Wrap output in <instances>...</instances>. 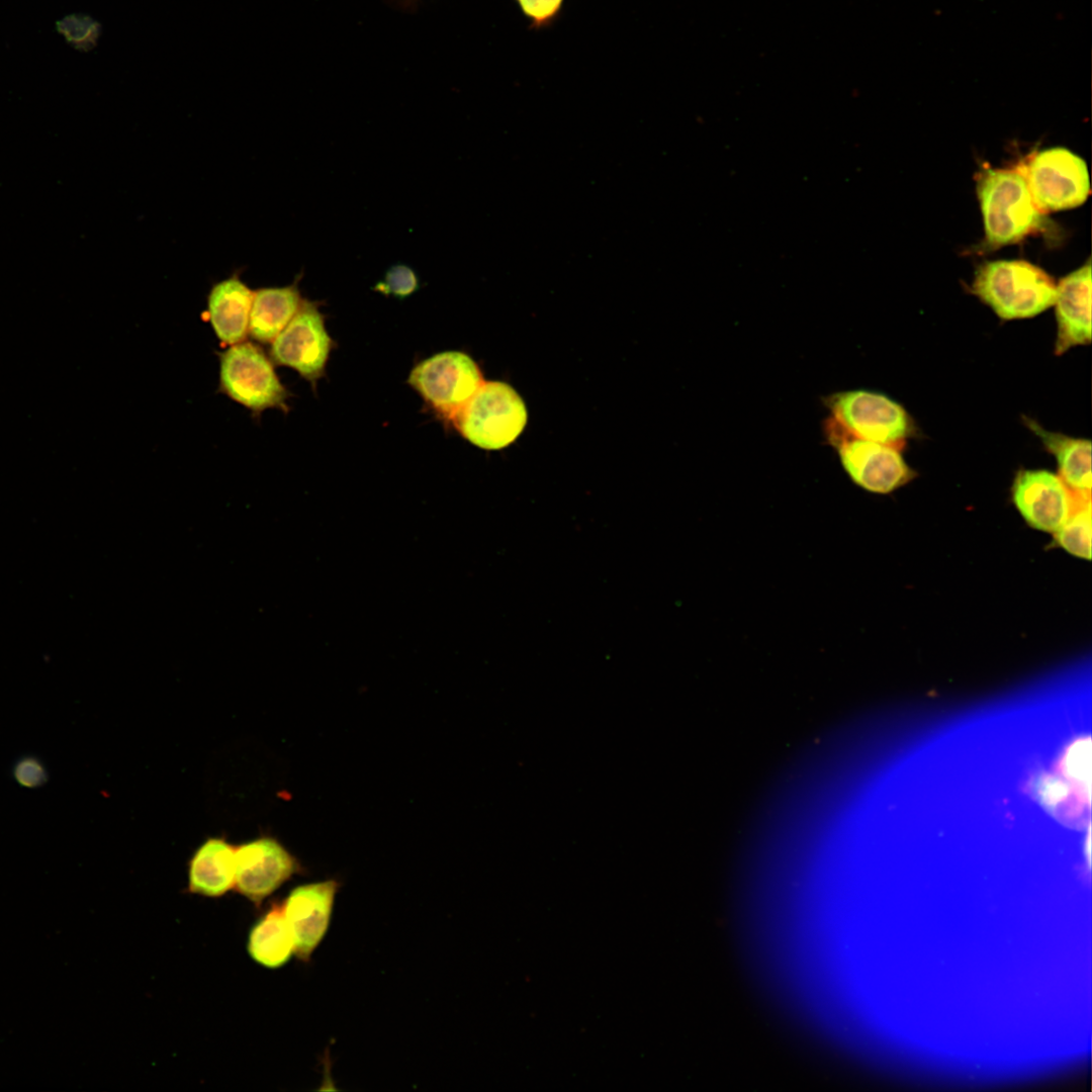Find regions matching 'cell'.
I'll return each mask as SVG.
<instances>
[{
    "label": "cell",
    "mask_w": 1092,
    "mask_h": 1092,
    "mask_svg": "<svg viewBox=\"0 0 1092 1092\" xmlns=\"http://www.w3.org/2000/svg\"><path fill=\"white\" fill-rule=\"evenodd\" d=\"M217 355L218 392L250 410L256 418L267 408L288 411L286 400L290 393L278 378L270 357L257 343L243 341Z\"/></svg>",
    "instance_id": "cell-3"
},
{
    "label": "cell",
    "mask_w": 1092,
    "mask_h": 1092,
    "mask_svg": "<svg viewBox=\"0 0 1092 1092\" xmlns=\"http://www.w3.org/2000/svg\"><path fill=\"white\" fill-rule=\"evenodd\" d=\"M338 889L335 880L301 885L282 903L294 940V954L301 961L307 962L324 938Z\"/></svg>",
    "instance_id": "cell-12"
},
{
    "label": "cell",
    "mask_w": 1092,
    "mask_h": 1092,
    "mask_svg": "<svg viewBox=\"0 0 1092 1092\" xmlns=\"http://www.w3.org/2000/svg\"><path fill=\"white\" fill-rule=\"evenodd\" d=\"M527 418L525 403L512 386L499 381H484L453 423L473 445L498 450L519 437Z\"/></svg>",
    "instance_id": "cell-4"
},
{
    "label": "cell",
    "mask_w": 1092,
    "mask_h": 1092,
    "mask_svg": "<svg viewBox=\"0 0 1092 1092\" xmlns=\"http://www.w3.org/2000/svg\"><path fill=\"white\" fill-rule=\"evenodd\" d=\"M253 293L237 271L210 287L206 298L207 315L216 337L224 345L246 340Z\"/></svg>",
    "instance_id": "cell-14"
},
{
    "label": "cell",
    "mask_w": 1092,
    "mask_h": 1092,
    "mask_svg": "<svg viewBox=\"0 0 1092 1092\" xmlns=\"http://www.w3.org/2000/svg\"><path fill=\"white\" fill-rule=\"evenodd\" d=\"M1056 318L1058 333L1055 354L1091 342V263L1062 278L1057 285Z\"/></svg>",
    "instance_id": "cell-13"
},
{
    "label": "cell",
    "mask_w": 1092,
    "mask_h": 1092,
    "mask_svg": "<svg viewBox=\"0 0 1092 1092\" xmlns=\"http://www.w3.org/2000/svg\"><path fill=\"white\" fill-rule=\"evenodd\" d=\"M332 343L318 302L302 298L296 313L271 343L269 355L274 364L295 369L314 387L324 375Z\"/></svg>",
    "instance_id": "cell-9"
},
{
    "label": "cell",
    "mask_w": 1092,
    "mask_h": 1092,
    "mask_svg": "<svg viewBox=\"0 0 1092 1092\" xmlns=\"http://www.w3.org/2000/svg\"><path fill=\"white\" fill-rule=\"evenodd\" d=\"M299 276L289 285L254 290L248 334L261 344H271L298 310L302 297Z\"/></svg>",
    "instance_id": "cell-15"
},
{
    "label": "cell",
    "mask_w": 1092,
    "mask_h": 1092,
    "mask_svg": "<svg viewBox=\"0 0 1092 1092\" xmlns=\"http://www.w3.org/2000/svg\"><path fill=\"white\" fill-rule=\"evenodd\" d=\"M248 951L258 964L275 969L294 953V940L283 905L273 903L250 931Z\"/></svg>",
    "instance_id": "cell-18"
},
{
    "label": "cell",
    "mask_w": 1092,
    "mask_h": 1092,
    "mask_svg": "<svg viewBox=\"0 0 1092 1092\" xmlns=\"http://www.w3.org/2000/svg\"><path fill=\"white\" fill-rule=\"evenodd\" d=\"M1075 493V505L1067 521L1055 532L1057 542L1074 556L1091 558L1090 494Z\"/></svg>",
    "instance_id": "cell-19"
},
{
    "label": "cell",
    "mask_w": 1092,
    "mask_h": 1092,
    "mask_svg": "<svg viewBox=\"0 0 1092 1092\" xmlns=\"http://www.w3.org/2000/svg\"><path fill=\"white\" fill-rule=\"evenodd\" d=\"M524 14L539 27L549 23L560 10L563 0H517Z\"/></svg>",
    "instance_id": "cell-21"
},
{
    "label": "cell",
    "mask_w": 1092,
    "mask_h": 1092,
    "mask_svg": "<svg viewBox=\"0 0 1092 1092\" xmlns=\"http://www.w3.org/2000/svg\"><path fill=\"white\" fill-rule=\"evenodd\" d=\"M977 195L992 248L1018 243L1042 224L1045 214L1033 202L1017 169H984L977 178Z\"/></svg>",
    "instance_id": "cell-2"
},
{
    "label": "cell",
    "mask_w": 1092,
    "mask_h": 1092,
    "mask_svg": "<svg viewBox=\"0 0 1092 1092\" xmlns=\"http://www.w3.org/2000/svg\"><path fill=\"white\" fill-rule=\"evenodd\" d=\"M298 869L296 859L277 840L262 837L236 847L235 887L260 906Z\"/></svg>",
    "instance_id": "cell-10"
},
{
    "label": "cell",
    "mask_w": 1092,
    "mask_h": 1092,
    "mask_svg": "<svg viewBox=\"0 0 1092 1092\" xmlns=\"http://www.w3.org/2000/svg\"><path fill=\"white\" fill-rule=\"evenodd\" d=\"M12 777L20 787L37 789L49 781L48 769L35 755H23L18 758L12 767Z\"/></svg>",
    "instance_id": "cell-20"
},
{
    "label": "cell",
    "mask_w": 1092,
    "mask_h": 1092,
    "mask_svg": "<svg viewBox=\"0 0 1092 1092\" xmlns=\"http://www.w3.org/2000/svg\"><path fill=\"white\" fill-rule=\"evenodd\" d=\"M832 418L848 434L902 449L915 432L904 407L888 396L868 390H845L823 398Z\"/></svg>",
    "instance_id": "cell-5"
},
{
    "label": "cell",
    "mask_w": 1092,
    "mask_h": 1092,
    "mask_svg": "<svg viewBox=\"0 0 1092 1092\" xmlns=\"http://www.w3.org/2000/svg\"><path fill=\"white\" fill-rule=\"evenodd\" d=\"M1024 177L1037 208L1050 211L1083 204L1090 194L1085 161L1065 148L1036 152L1016 168Z\"/></svg>",
    "instance_id": "cell-7"
},
{
    "label": "cell",
    "mask_w": 1092,
    "mask_h": 1092,
    "mask_svg": "<svg viewBox=\"0 0 1092 1092\" xmlns=\"http://www.w3.org/2000/svg\"><path fill=\"white\" fill-rule=\"evenodd\" d=\"M235 880L236 847L223 839H208L190 860V893L220 897L235 887Z\"/></svg>",
    "instance_id": "cell-16"
},
{
    "label": "cell",
    "mask_w": 1092,
    "mask_h": 1092,
    "mask_svg": "<svg viewBox=\"0 0 1092 1092\" xmlns=\"http://www.w3.org/2000/svg\"><path fill=\"white\" fill-rule=\"evenodd\" d=\"M407 382L440 419L453 422L484 381L467 354L447 351L419 363Z\"/></svg>",
    "instance_id": "cell-8"
},
{
    "label": "cell",
    "mask_w": 1092,
    "mask_h": 1092,
    "mask_svg": "<svg viewBox=\"0 0 1092 1092\" xmlns=\"http://www.w3.org/2000/svg\"><path fill=\"white\" fill-rule=\"evenodd\" d=\"M1013 502L1026 523L1055 533L1069 518L1075 493L1048 470H1020L1012 485Z\"/></svg>",
    "instance_id": "cell-11"
},
{
    "label": "cell",
    "mask_w": 1092,
    "mask_h": 1092,
    "mask_svg": "<svg viewBox=\"0 0 1092 1092\" xmlns=\"http://www.w3.org/2000/svg\"><path fill=\"white\" fill-rule=\"evenodd\" d=\"M823 432L846 474L864 490L886 494L913 478L914 471L904 461L900 449L854 437L830 417L824 422Z\"/></svg>",
    "instance_id": "cell-6"
},
{
    "label": "cell",
    "mask_w": 1092,
    "mask_h": 1092,
    "mask_svg": "<svg viewBox=\"0 0 1092 1092\" xmlns=\"http://www.w3.org/2000/svg\"><path fill=\"white\" fill-rule=\"evenodd\" d=\"M1025 425L1041 440L1045 449L1055 455L1059 476L1073 491L1091 492V442L1061 433L1050 432L1035 421L1024 418Z\"/></svg>",
    "instance_id": "cell-17"
},
{
    "label": "cell",
    "mask_w": 1092,
    "mask_h": 1092,
    "mask_svg": "<svg viewBox=\"0 0 1092 1092\" xmlns=\"http://www.w3.org/2000/svg\"><path fill=\"white\" fill-rule=\"evenodd\" d=\"M971 292L1002 320L1033 317L1054 305L1057 285L1039 267L1023 260L985 262Z\"/></svg>",
    "instance_id": "cell-1"
}]
</instances>
